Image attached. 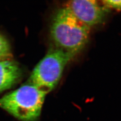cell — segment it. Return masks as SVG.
<instances>
[{
	"label": "cell",
	"mask_w": 121,
	"mask_h": 121,
	"mask_svg": "<svg viewBox=\"0 0 121 121\" xmlns=\"http://www.w3.org/2000/svg\"><path fill=\"white\" fill-rule=\"evenodd\" d=\"M90 29L65 6L55 14L50 33L56 48L75 56L87 43Z\"/></svg>",
	"instance_id": "1"
},
{
	"label": "cell",
	"mask_w": 121,
	"mask_h": 121,
	"mask_svg": "<svg viewBox=\"0 0 121 121\" xmlns=\"http://www.w3.org/2000/svg\"><path fill=\"white\" fill-rule=\"evenodd\" d=\"M75 17L90 28L103 23L108 9L94 0H75L65 5Z\"/></svg>",
	"instance_id": "4"
},
{
	"label": "cell",
	"mask_w": 121,
	"mask_h": 121,
	"mask_svg": "<svg viewBox=\"0 0 121 121\" xmlns=\"http://www.w3.org/2000/svg\"><path fill=\"white\" fill-rule=\"evenodd\" d=\"M74 56L58 48L52 49L37 64L30 83L46 94L57 85L67 64Z\"/></svg>",
	"instance_id": "3"
},
{
	"label": "cell",
	"mask_w": 121,
	"mask_h": 121,
	"mask_svg": "<svg viewBox=\"0 0 121 121\" xmlns=\"http://www.w3.org/2000/svg\"><path fill=\"white\" fill-rule=\"evenodd\" d=\"M46 93L29 84L0 98V108L22 121H35L41 113Z\"/></svg>",
	"instance_id": "2"
},
{
	"label": "cell",
	"mask_w": 121,
	"mask_h": 121,
	"mask_svg": "<svg viewBox=\"0 0 121 121\" xmlns=\"http://www.w3.org/2000/svg\"><path fill=\"white\" fill-rule=\"evenodd\" d=\"M11 56L10 44L6 38L0 34V60H7Z\"/></svg>",
	"instance_id": "6"
},
{
	"label": "cell",
	"mask_w": 121,
	"mask_h": 121,
	"mask_svg": "<svg viewBox=\"0 0 121 121\" xmlns=\"http://www.w3.org/2000/svg\"><path fill=\"white\" fill-rule=\"evenodd\" d=\"M21 76V69L16 62L8 59L0 60V92L12 87Z\"/></svg>",
	"instance_id": "5"
},
{
	"label": "cell",
	"mask_w": 121,
	"mask_h": 121,
	"mask_svg": "<svg viewBox=\"0 0 121 121\" xmlns=\"http://www.w3.org/2000/svg\"><path fill=\"white\" fill-rule=\"evenodd\" d=\"M103 4L108 9L121 10V1L108 0V1H103Z\"/></svg>",
	"instance_id": "7"
}]
</instances>
